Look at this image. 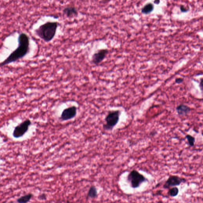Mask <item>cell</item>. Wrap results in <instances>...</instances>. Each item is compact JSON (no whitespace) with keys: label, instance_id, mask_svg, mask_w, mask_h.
Instances as JSON below:
<instances>
[{"label":"cell","instance_id":"cell-4","mask_svg":"<svg viewBox=\"0 0 203 203\" xmlns=\"http://www.w3.org/2000/svg\"><path fill=\"white\" fill-rule=\"evenodd\" d=\"M127 180L130 187L133 188H138L143 183L148 181L143 175L136 170L130 172L127 176Z\"/></svg>","mask_w":203,"mask_h":203},{"label":"cell","instance_id":"cell-12","mask_svg":"<svg viewBox=\"0 0 203 203\" xmlns=\"http://www.w3.org/2000/svg\"><path fill=\"white\" fill-rule=\"evenodd\" d=\"M98 196L97 188L95 186H92L89 190L87 195L88 198L94 199Z\"/></svg>","mask_w":203,"mask_h":203},{"label":"cell","instance_id":"cell-2","mask_svg":"<svg viewBox=\"0 0 203 203\" xmlns=\"http://www.w3.org/2000/svg\"><path fill=\"white\" fill-rule=\"evenodd\" d=\"M58 26L57 22H46L39 26L35 30V33L38 37L44 42H50L54 38Z\"/></svg>","mask_w":203,"mask_h":203},{"label":"cell","instance_id":"cell-10","mask_svg":"<svg viewBox=\"0 0 203 203\" xmlns=\"http://www.w3.org/2000/svg\"><path fill=\"white\" fill-rule=\"evenodd\" d=\"M176 111L179 116H186L191 111V109L187 106L181 104L177 106Z\"/></svg>","mask_w":203,"mask_h":203},{"label":"cell","instance_id":"cell-7","mask_svg":"<svg viewBox=\"0 0 203 203\" xmlns=\"http://www.w3.org/2000/svg\"><path fill=\"white\" fill-rule=\"evenodd\" d=\"M77 113V108L75 106L69 107L65 109L61 114L60 119L65 121L71 120L76 116Z\"/></svg>","mask_w":203,"mask_h":203},{"label":"cell","instance_id":"cell-8","mask_svg":"<svg viewBox=\"0 0 203 203\" xmlns=\"http://www.w3.org/2000/svg\"><path fill=\"white\" fill-rule=\"evenodd\" d=\"M108 52L109 51L107 49H102L98 50L92 56V63L96 65H99L106 57Z\"/></svg>","mask_w":203,"mask_h":203},{"label":"cell","instance_id":"cell-3","mask_svg":"<svg viewBox=\"0 0 203 203\" xmlns=\"http://www.w3.org/2000/svg\"><path fill=\"white\" fill-rule=\"evenodd\" d=\"M121 112L119 110L111 111L109 112L106 117V124H104V130L111 131L118 123Z\"/></svg>","mask_w":203,"mask_h":203},{"label":"cell","instance_id":"cell-17","mask_svg":"<svg viewBox=\"0 0 203 203\" xmlns=\"http://www.w3.org/2000/svg\"><path fill=\"white\" fill-rule=\"evenodd\" d=\"M38 199L39 200H46V194H42L40 195L38 197Z\"/></svg>","mask_w":203,"mask_h":203},{"label":"cell","instance_id":"cell-19","mask_svg":"<svg viewBox=\"0 0 203 203\" xmlns=\"http://www.w3.org/2000/svg\"><path fill=\"white\" fill-rule=\"evenodd\" d=\"M200 87L203 93V78L201 79L200 83Z\"/></svg>","mask_w":203,"mask_h":203},{"label":"cell","instance_id":"cell-15","mask_svg":"<svg viewBox=\"0 0 203 203\" xmlns=\"http://www.w3.org/2000/svg\"><path fill=\"white\" fill-rule=\"evenodd\" d=\"M186 138L188 141V143L189 145L191 147H193L194 146L195 143L196 139L194 137L190 134H187L186 136Z\"/></svg>","mask_w":203,"mask_h":203},{"label":"cell","instance_id":"cell-6","mask_svg":"<svg viewBox=\"0 0 203 203\" xmlns=\"http://www.w3.org/2000/svg\"><path fill=\"white\" fill-rule=\"evenodd\" d=\"M186 180L185 178L181 177L177 175H170L165 181L163 188L164 189H169L172 187L179 186L181 184L185 183Z\"/></svg>","mask_w":203,"mask_h":203},{"label":"cell","instance_id":"cell-18","mask_svg":"<svg viewBox=\"0 0 203 203\" xmlns=\"http://www.w3.org/2000/svg\"><path fill=\"white\" fill-rule=\"evenodd\" d=\"M180 10L182 12H186L188 11V9H186V7H184V6H181L180 7Z\"/></svg>","mask_w":203,"mask_h":203},{"label":"cell","instance_id":"cell-5","mask_svg":"<svg viewBox=\"0 0 203 203\" xmlns=\"http://www.w3.org/2000/svg\"><path fill=\"white\" fill-rule=\"evenodd\" d=\"M32 124L30 120L28 119L21 123L15 127L13 132V136L15 138H19L24 135L28 130Z\"/></svg>","mask_w":203,"mask_h":203},{"label":"cell","instance_id":"cell-9","mask_svg":"<svg viewBox=\"0 0 203 203\" xmlns=\"http://www.w3.org/2000/svg\"><path fill=\"white\" fill-rule=\"evenodd\" d=\"M63 12L66 17L69 18H71L78 15L77 9L73 6L66 7L63 10Z\"/></svg>","mask_w":203,"mask_h":203},{"label":"cell","instance_id":"cell-20","mask_svg":"<svg viewBox=\"0 0 203 203\" xmlns=\"http://www.w3.org/2000/svg\"><path fill=\"white\" fill-rule=\"evenodd\" d=\"M160 0H154V3L155 4H159L160 3Z\"/></svg>","mask_w":203,"mask_h":203},{"label":"cell","instance_id":"cell-1","mask_svg":"<svg viewBox=\"0 0 203 203\" xmlns=\"http://www.w3.org/2000/svg\"><path fill=\"white\" fill-rule=\"evenodd\" d=\"M18 45L16 48L1 63V67H4L22 58L30 52V37L25 33H22L18 38Z\"/></svg>","mask_w":203,"mask_h":203},{"label":"cell","instance_id":"cell-14","mask_svg":"<svg viewBox=\"0 0 203 203\" xmlns=\"http://www.w3.org/2000/svg\"><path fill=\"white\" fill-rule=\"evenodd\" d=\"M179 189L177 187L175 186V187H172L169 188L168 192V194L170 196L172 197H175L177 196L179 194Z\"/></svg>","mask_w":203,"mask_h":203},{"label":"cell","instance_id":"cell-16","mask_svg":"<svg viewBox=\"0 0 203 203\" xmlns=\"http://www.w3.org/2000/svg\"><path fill=\"white\" fill-rule=\"evenodd\" d=\"M184 79L183 78H177L175 79V83L179 84L182 83L184 81Z\"/></svg>","mask_w":203,"mask_h":203},{"label":"cell","instance_id":"cell-13","mask_svg":"<svg viewBox=\"0 0 203 203\" xmlns=\"http://www.w3.org/2000/svg\"><path fill=\"white\" fill-rule=\"evenodd\" d=\"M33 196V194H29L24 196H21L17 199V202L18 203H27L30 201Z\"/></svg>","mask_w":203,"mask_h":203},{"label":"cell","instance_id":"cell-11","mask_svg":"<svg viewBox=\"0 0 203 203\" xmlns=\"http://www.w3.org/2000/svg\"><path fill=\"white\" fill-rule=\"evenodd\" d=\"M154 9V6L153 4L151 3H149L146 4L141 10V12L143 14H149L151 13Z\"/></svg>","mask_w":203,"mask_h":203}]
</instances>
